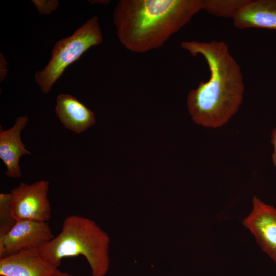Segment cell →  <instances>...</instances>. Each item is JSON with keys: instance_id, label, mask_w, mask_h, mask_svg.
<instances>
[{"instance_id": "obj_1", "label": "cell", "mask_w": 276, "mask_h": 276, "mask_svg": "<svg viewBox=\"0 0 276 276\" xmlns=\"http://www.w3.org/2000/svg\"><path fill=\"white\" fill-rule=\"evenodd\" d=\"M181 47L192 56L199 54L210 71L208 81L191 90L187 105L194 122L206 127L225 124L238 110L245 89L241 68L223 41H187Z\"/></svg>"}, {"instance_id": "obj_2", "label": "cell", "mask_w": 276, "mask_h": 276, "mask_svg": "<svg viewBox=\"0 0 276 276\" xmlns=\"http://www.w3.org/2000/svg\"><path fill=\"white\" fill-rule=\"evenodd\" d=\"M202 7L203 0H120L113 14L118 39L133 53L157 49Z\"/></svg>"}, {"instance_id": "obj_3", "label": "cell", "mask_w": 276, "mask_h": 276, "mask_svg": "<svg viewBox=\"0 0 276 276\" xmlns=\"http://www.w3.org/2000/svg\"><path fill=\"white\" fill-rule=\"evenodd\" d=\"M109 244L108 234L93 220L71 215L64 220L60 233L38 249L55 268L64 258L82 255L90 266L92 276H104L109 267Z\"/></svg>"}, {"instance_id": "obj_4", "label": "cell", "mask_w": 276, "mask_h": 276, "mask_svg": "<svg viewBox=\"0 0 276 276\" xmlns=\"http://www.w3.org/2000/svg\"><path fill=\"white\" fill-rule=\"evenodd\" d=\"M102 33L98 18L93 16L68 37L56 42L47 66L36 72L34 80L43 93H48L65 70L89 49L101 44Z\"/></svg>"}, {"instance_id": "obj_5", "label": "cell", "mask_w": 276, "mask_h": 276, "mask_svg": "<svg viewBox=\"0 0 276 276\" xmlns=\"http://www.w3.org/2000/svg\"><path fill=\"white\" fill-rule=\"evenodd\" d=\"M49 182L40 180L31 185L21 182L11 190L12 213L16 220L47 222L51 217L48 199Z\"/></svg>"}, {"instance_id": "obj_6", "label": "cell", "mask_w": 276, "mask_h": 276, "mask_svg": "<svg viewBox=\"0 0 276 276\" xmlns=\"http://www.w3.org/2000/svg\"><path fill=\"white\" fill-rule=\"evenodd\" d=\"M53 238L47 222L17 220L10 231L0 237V258L25 249L38 248Z\"/></svg>"}, {"instance_id": "obj_7", "label": "cell", "mask_w": 276, "mask_h": 276, "mask_svg": "<svg viewBox=\"0 0 276 276\" xmlns=\"http://www.w3.org/2000/svg\"><path fill=\"white\" fill-rule=\"evenodd\" d=\"M242 224L254 236L261 249L276 263V208L254 196L252 211Z\"/></svg>"}, {"instance_id": "obj_8", "label": "cell", "mask_w": 276, "mask_h": 276, "mask_svg": "<svg viewBox=\"0 0 276 276\" xmlns=\"http://www.w3.org/2000/svg\"><path fill=\"white\" fill-rule=\"evenodd\" d=\"M54 268L38 248H28L0 258L1 276H50Z\"/></svg>"}, {"instance_id": "obj_9", "label": "cell", "mask_w": 276, "mask_h": 276, "mask_svg": "<svg viewBox=\"0 0 276 276\" xmlns=\"http://www.w3.org/2000/svg\"><path fill=\"white\" fill-rule=\"evenodd\" d=\"M28 120L27 116L17 118L15 124L11 128L0 130V159L5 164L7 171L6 176L11 178L21 177V169L19 165L20 157L30 152L23 144L20 133Z\"/></svg>"}, {"instance_id": "obj_10", "label": "cell", "mask_w": 276, "mask_h": 276, "mask_svg": "<svg viewBox=\"0 0 276 276\" xmlns=\"http://www.w3.org/2000/svg\"><path fill=\"white\" fill-rule=\"evenodd\" d=\"M55 113L63 126L80 134L95 123L94 113L72 95H59L56 99Z\"/></svg>"}, {"instance_id": "obj_11", "label": "cell", "mask_w": 276, "mask_h": 276, "mask_svg": "<svg viewBox=\"0 0 276 276\" xmlns=\"http://www.w3.org/2000/svg\"><path fill=\"white\" fill-rule=\"evenodd\" d=\"M239 29L260 28L276 30V0H249L233 18Z\"/></svg>"}, {"instance_id": "obj_12", "label": "cell", "mask_w": 276, "mask_h": 276, "mask_svg": "<svg viewBox=\"0 0 276 276\" xmlns=\"http://www.w3.org/2000/svg\"><path fill=\"white\" fill-rule=\"evenodd\" d=\"M249 0H203L202 10L218 17L233 18Z\"/></svg>"}, {"instance_id": "obj_13", "label": "cell", "mask_w": 276, "mask_h": 276, "mask_svg": "<svg viewBox=\"0 0 276 276\" xmlns=\"http://www.w3.org/2000/svg\"><path fill=\"white\" fill-rule=\"evenodd\" d=\"M12 199L10 192L0 194V237L10 231L17 221L12 213Z\"/></svg>"}, {"instance_id": "obj_14", "label": "cell", "mask_w": 276, "mask_h": 276, "mask_svg": "<svg viewBox=\"0 0 276 276\" xmlns=\"http://www.w3.org/2000/svg\"><path fill=\"white\" fill-rule=\"evenodd\" d=\"M32 2L40 14L48 15L55 11L59 6L57 0H32Z\"/></svg>"}, {"instance_id": "obj_15", "label": "cell", "mask_w": 276, "mask_h": 276, "mask_svg": "<svg viewBox=\"0 0 276 276\" xmlns=\"http://www.w3.org/2000/svg\"><path fill=\"white\" fill-rule=\"evenodd\" d=\"M8 73V65L6 59L1 53L0 55V81H4L7 77Z\"/></svg>"}, {"instance_id": "obj_16", "label": "cell", "mask_w": 276, "mask_h": 276, "mask_svg": "<svg viewBox=\"0 0 276 276\" xmlns=\"http://www.w3.org/2000/svg\"><path fill=\"white\" fill-rule=\"evenodd\" d=\"M271 143L273 144L274 148V152L272 155V160L274 165L276 166V129H274L272 131Z\"/></svg>"}, {"instance_id": "obj_17", "label": "cell", "mask_w": 276, "mask_h": 276, "mask_svg": "<svg viewBox=\"0 0 276 276\" xmlns=\"http://www.w3.org/2000/svg\"><path fill=\"white\" fill-rule=\"evenodd\" d=\"M50 276H73L67 273L62 272L58 268L55 269Z\"/></svg>"}]
</instances>
